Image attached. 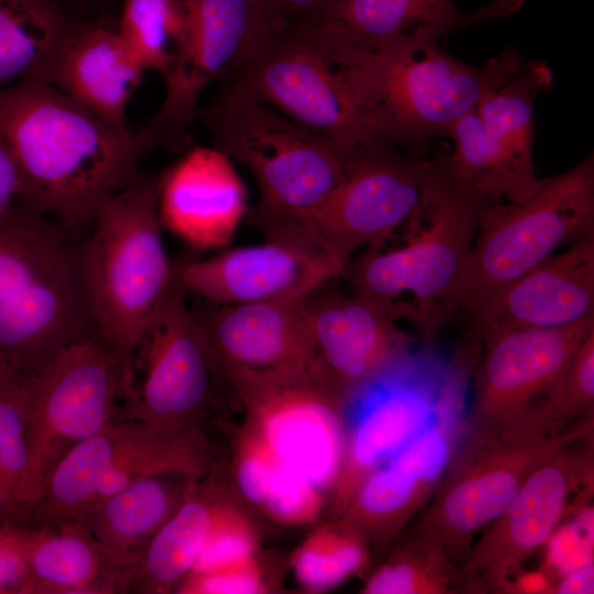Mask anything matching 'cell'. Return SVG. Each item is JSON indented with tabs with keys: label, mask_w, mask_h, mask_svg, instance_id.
Wrapping results in <instances>:
<instances>
[{
	"label": "cell",
	"mask_w": 594,
	"mask_h": 594,
	"mask_svg": "<svg viewBox=\"0 0 594 594\" xmlns=\"http://www.w3.org/2000/svg\"><path fill=\"white\" fill-rule=\"evenodd\" d=\"M592 503L572 512L554 529L541 548L544 552L543 569L556 581L561 575L594 563Z\"/></svg>",
	"instance_id": "f35d334b"
},
{
	"label": "cell",
	"mask_w": 594,
	"mask_h": 594,
	"mask_svg": "<svg viewBox=\"0 0 594 594\" xmlns=\"http://www.w3.org/2000/svg\"><path fill=\"white\" fill-rule=\"evenodd\" d=\"M0 140L18 166L21 201L81 235L158 146L146 127H113L55 85L31 80L0 88Z\"/></svg>",
	"instance_id": "6da1fadb"
},
{
	"label": "cell",
	"mask_w": 594,
	"mask_h": 594,
	"mask_svg": "<svg viewBox=\"0 0 594 594\" xmlns=\"http://www.w3.org/2000/svg\"><path fill=\"white\" fill-rule=\"evenodd\" d=\"M188 29L162 75L165 99L146 125L158 145L185 152L205 88L234 79L278 29L268 0H187Z\"/></svg>",
	"instance_id": "5bb4252c"
},
{
	"label": "cell",
	"mask_w": 594,
	"mask_h": 594,
	"mask_svg": "<svg viewBox=\"0 0 594 594\" xmlns=\"http://www.w3.org/2000/svg\"><path fill=\"white\" fill-rule=\"evenodd\" d=\"M594 593V563L570 571L553 583L552 594Z\"/></svg>",
	"instance_id": "f6af8a7d"
},
{
	"label": "cell",
	"mask_w": 594,
	"mask_h": 594,
	"mask_svg": "<svg viewBox=\"0 0 594 594\" xmlns=\"http://www.w3.org/2000/svg\"><path fill=\"white\" fill-rule=\"evenodd\" d=\"M521 4L522 0H495L464 12L453 0H337L294 19L305 21L342 64L352 67L391 46L436 43L473 24L506 18Z\"/></svg>",
	"instance_id": "d6986e66"
},
{
	"label": "cell",
	"mask_w": 594,
	"mask_h": 594,
	"mask_svg": "<svg viewBox=\"0 0 594 594\" xmlns=\"http://www.w3.org/2000/svg\"><path fill=\"white\" fill-rule=\"evenodd\" d=\"M593 418L522 439L464 433L414 531L438 543L461 568L475 540L508 505L528 474L563 446L594 433Z\"/></svg>",
	"instance_id": "8fae6325"
},
{
	"label": "cell",
	"mask_w": 594,
	"mask_h": 594,
	"mask_svg": "<svg viewBox=\"0 0 594 594\" xmlns=\"http://www.w3.org/2000/svg\"><path fill=\"white\" fill-rule=\"evenodd\" d=\"M594 433L541 461L505 509L473 541L460 568L472 593H498L572 512L591 503Z\"/></svg>",
	"instance_id": "4fadbf2b"
},
{
	"label": "cell",
	"mask_w": 594,
	"mask_h": 594,
	"mask_svg": "<svg viewBox=\"0 0 594 594\" xmlns=\"http://www.w3.org/2000/svg\"><path fill=\"white\" fill-rule=\"evenodd\" d=\"M349 68L304 23L289 20L232 80L315 133L345 146L369 145L382 139L358 118Z\"/></svg>",
	"instance_id": "2e32d148"
},
{
	"label": "cell",
	"mask_w": 594,
	"mask_h": 594,
	"mask_svg": "<svg viewBox=\"0 0 594 594\" xmlns=\"http://www.w3.org/2000/svg\"><path fill=\"white\" fill-rule=\"evenodd\" d=\"M271 590L256 553L204 572H190L175 592L186 594H257Z\"/></svg>",
	"instance_id": "ab89813d"
},
{
	"label": "cell",
	"mask_w": 594,
	"mask_h": 594,
	"mask_svg": "<svg viewBox=\"0 0 594 594\" xmlns=\"http://www.w3.org/2000/svg\"><path fill=\"white\" fill-rule=\"evenodd\" d=\"M160 176L141 173L103 201L82 243L84 276L96 330L121 360L128 384L135 349L176 272L162 237Z\"/></svg>",
	"instance_id": "277c9868"
},
{
	"label": "cell",
	"mask_w": 594,
	"mask_h": 594,
	"mask_svg": "<svg viewBox=\"0 0 594 594\" xmlns=\"http://www.w3.org/2000/svg\"><path fill=\"white\" fill-rule=\"evenodd\" d=\"M253 220L266 233L264 243L179 262L187 293L213 305L297 301L341 276L344 267L299 218Z\"/></svg>",
	"instance_id": "e0dca14e"
},
{
	"label": "cell",
	"mask_w": 594,
	"mask_h": 594,
	"mask_svg": "<svg viewBox=\"0 0 594 594\" xmlns=\"http://www.w3.org/2000/svg\"><path fill=\"white\" fill-rule=\"evenodd\" d=\"M248 211V191L232 160L213 146H190L161 172L162 227L196 250L228 244Z\"/></svg>",
	"instance_id": "603a6c76"
},
{
	"label": "cell",
	"mask_w": 594,
	"mask_h": 594,
	"mask_svg": "<svg viewBox=\"0 0 594 594\" xmlns=\"http://www.w3.org/2000/svg\"><path fill=\"white\" fill-rule=\"evenodd\" d=\"M454 143L446 162L451 173L491 202L521 204L537 190L534 162L517 155L472 111L450 131Z\"/></svg>",
	"instance_id": "4dcf8cb0"
},
{
	"label": "cell",
	"mask_w": 594,
	"mask_h": 594,
	"mask_svg": "<svg viewBox=\"0 0 594 594\" xmlns=\"http://www.w3.org/2000/svg\"><path fill=\"white\" fill-rule=\"evenodd\" d=\"M29 381L0 386V512L14 509V495L28 457Z\"/></svg>",
	"instance_id": "d590c367"
},
{
	"label": "cell",
	"mask_w": 594,
	"mask_h": 594,
	"mask_svg": "<svg viewBox=\"0 0 594 594\" xmlns=\"http://www.w3.org/2000/svg\"><path fill=\"white\" fill-rule=\"evenodd\" d=\"M553 579L543 569L521 572L518 569L503 584L498 593L552 594Z\"/></svg>",
	"instance_id": "7bdbcfd3"
},
{
	"label": "cell",
	"mask_w": 594,
	"mask_h": 594,
	"mask_svg": "<svg viewBox=\"0 0 594 594\" xmlns=\"http://www.w3.org/2000/svg\"><path fill=\"white\" fill-rule=\"evenodd\" d=\"M186 294L178 262L173 283L136 348L143 376L138 387L123 394L124 406L116 414L121 420L160 426L197 422L218 378L224 381Z\"/></svg>",
	"instance_id": "ac0fdd59"
},
{
	"label": "cell",
	"mask_w": 594,
	"mask_h": 594,
	"mask_svg": "<svg viewBox=\"0 0 594 594\" xmlns=\"http://www.w3.org/2000/svg\"><path fill=\"white\" fill-rule=\"evenodd\" d=\"M200 480L178 471L144 476L86 507L74 522L108 549L138 563Z\"/></svg>",
	"instance_id": "83f0119b"
},
{
	"label": "cell",
	"mask_w": 594,
	"mask_h": 594,
	"mask_svg": "<svg viewBox=\"0 0 594 594\" xmlns=\"http://www.w3.org/2000/svg\"><path fill=\"white\" fill-rule=\"evenodd\" d=\"M422 428L369 473L334 519L383 554L424 509L441 483L466 430V384L473 359L460 352Z\"/></svg>",
	"instance_id": "9c48e42d"
},
{
	"label": "cell",
	"mask_w": 594,
	"mask_h": 594,
	"mask_svg": "<svg viewBox=\"0 0 594 594\" xmlns=\"http://www.w3.org/2000/svg\"><path fill=\"white\" fill-rule=\"evenodd\" d=\"M552 74L542 61L526 62L501 87L487 94L474 112L485 127L517 155L532 161L534 105L549 89Z\"/></svg>",
	"instance_id": "836d02e7"
},
{
	"label": "cell",
	"mask_w": 594,
	"mask_h": 594,
	"mask_svg": "<svg viewBox=\"0 0 594 594\" xmlns=\"http://www.w3.org/2000/svg\"><path fill=\"white\" fill-rule=\"evenodd\" d=\"M594 317V235L504 284L466 316L468 338L525 329H557Z\"/></svg>",
	"instance_id": "44dd1931"
},
{
	"label": "cell",
	"mask_w": 594,
	"mask_h": 594,
	"mask_svg": "<svg viewBox=\"0 0 594 594\" xmlns=\"http://www.w3.org/2000/svg\"><path fill=\"white\" fill-rule=\"evenodd\" d=\"M222 492L201 480L153 538L138 561L129 592L166 594L188 575L207 540Z\"/></svg>",
	"instance_id": "f546056e"
},
{
	"label": "cell",
	"mask_w": 594,
	"mask_h": 594,
	"mask_svg": "<svg viewBox=\"0 0 594 594\" xmlns=\"http://www.w3.org/2000/svg\"><path fill=\"white\" fill-rule=\"evenodd\" d=\"M78 24L59 0H0V88L53 84L59 54Z\"/></svg>",
	"instance_id": "f1b7e54d"
},
{
	"label": "cell",
	"mask_w": 594,
	"mask_h": 594,
	"mask_svg": "<svg viewBox=\"0 0 594 594\" xmlns=\"http://www.w3.org/2000/svg\"><path fill=\"white\" fill-rule=\"evenodd\" d=\"M432 170L433 160L380 140L364 146L330 196L299 219L344 267L361 248H380L407 228L425 204Z\"/></svg>",
	"instance_id": "9a60e30c"
},
{
	"label": "cell",
	"mask_w": 594,
	"mask_h": 594,
	"mask_svg": "<svg viewBox=\"0 0 594 594\" xmlns=\"http://www.w3.org/2000/svg\"><path fill=\"white\" fill-rule=\"evenodd\" d=\"M403 359L354 391L345 404L344 444L328 504L341 515L365 476L403 448L426 424L433 399L420 395Z\"/></svg>",
	"instance_id": "7402d4cb"
},
{
	"label": "cell",
	"mask_w": 594,
	"mask_h": 594,
	"mask_svg": "<svg viewBox=\"0 0 594 594\" xmlns=\"http://www.w3.org/2000/svg\"><path fill=\"white\" fill-rule=\"evenodd\" d=\"M29 572L26 594L129 592L136 562L101 544L77 522L19 527Z\"/></svg>",
	"instance_id": "d4e9b609"
},
{
	"label": "cell",
	"mask_w": 594,
	"mask_h": 594,
	"mask_svg": "<svg viewBox=\"0 0 594 594\" xmlns=\"http://www.w3.org/2000/svg\"><path fill=\"white\" fill-rule=\"evenodd\" d=\"M212 146L246 166L258 193L252 218H301L344 178L363 146H345L293 121L238 80L199 109Z\"/></svg>",
	"instance_id": "5b68a950"
},
{
	"label": "cell",
	"mask_w": 594,
	"mask_h": 594,
	"mask_svg": "<svg viewBox=\"0 0 594 594\" xmlns=\"http://www.w3.org/2000/svg\"><path fill=\"white\" fill-rule=\"evenodd\" d=\"M84 235L22 201L0 216V301L84 276Z\"/></svg>",
	"instance_id": "4316f807"
},
{
	"label": "cell",
	"mask_w": 594,
	"mask_h": 594,
	"mask_svg": "<svg viewBox=\"0 0 594 594\" xmlns=\"http://www.w3.org/2000/svg\"><path fill=\"white\" fill-rule=\"evenodd\" d=\"M371 550L365 540L339 519L316 529L294 551L290 566L295 579L307 592L332 590L363 571Z\"/></svg>",
	"instance_id": "e575fe53"
},
{
	"label": "cell",
	"mask_w": 594,
	"mask_h": 594,
	"mask_svg": "<svg viewBox=\"0 0 594 594\" xmlns=\"http://www.w3.org/2000/svg\"><path fill=\"white\" fill-rule=\"evenodd\" d=\"M594 235V155L571 169L539 179L525 202H490L458 297L470 315L492 292L538 266L565 244Z\"/></svg>",
	"instance_id": "8992f818"
},
{
	"label": "cell",
	"mask_w": 594,
	"mask_h": 594,
	"mask_svg": "<svg viewBox=\"0 0 594 594\" xmlns=\"http://www.w3.org/2000/svg\"><path fill=\"white\" fill-rule=\"evenodd\" d=\"M23 378L18 376L13 371H11L7 364L0 359V386L6 385L15 380Z\"/></svg>",
	"instance_id": "bcb514c9"
},
{
	"label": "cell",
	"mask_w": 594,
	"mask_h": 594,
	"mask_svg": "<svg viewBox=\"0 0 594 594\" xmlns=\"http://www.w3.org/2000/svg\"><path fill=\"white\" fill-rule=\"evenodd\" d=\"M305 300L207 302L194 315L221 373L227 369H304L314 366Z\"/></svg>",
	"instance_id": "cb8c5ba5"
},
{
	"label": "cell",
	"mask_w": 594,
	"mask_h": 594,
	"mask_svg": "<svg viewBox=\"0 0 594 594\" xmlns=\"http://www.w3.org/2000/svg\"><path fill=\"white\" fill-rule=\"evenodd\" d=\"M257 546L252 520L222 490L207 540L190 572L209 571L233 563L255 554Z\"/></svg>",
	"instance_id": "8d00e7d4"
},
{
	"label": "cell",
	"mask_w": 594,
	"mask_h": 594,
	"mask_svg": "<svg viewBox=\"0 0 594 594\" xmlns=\"http://www.w3.org/2000/svg\"><path fill=\"white\" fill-rule=\"evenodd\" d=\"M188 29L187 0H123L118 33L145 70L164 75Z\"/></svg>",
	"instance_id": "d6a6232c"
},
{
	"label": "cell",
	"mask_w": 594,
	"mask_h": 594,
	"mask_svg": "<svg viewBox=\"0 0 594 594\" xmlns=\"http://www.w3.org/2000/svg\"><path fill=\"white\" fill-rule=\"evenodd\" d=\"M144 72L117 30L79 23L59 54L53 85L105 122L129 129L127 109Z\"/></svg>",
	"instance_id": "484cf974"
},
{
	"label": "cell",
	"mask_w": 594,
	"mask_h": 594,
	"mask_svg": "<svg viewBox=\"0 0 594 594\" xmlns=\"http://www.w3.org/2000/svg\"><path fill=\"white\" fill-rule=\"evenodd\" d=\"M594 418V330L573 355L549 408V426L564 430Z\"/></svg>",
	"instance_id": "74e56055"
},
{
	"label": "cell",
	"mask_w": 594,
	"mask_h": 594,
	"mask_svg": "<svg viewBox=\"0 0 594 594\" xmlns=\"http://www.w3.org/2000/svg\"><path fill=\"white\" fill-rule=\"evenodd\" d=\"M525 63L513 47L473 66L442 51L438 42L395 45L350 67L349 82L364 129L422 157L432 139L449 138L461 118Z\"/></svg>",
	"instance_id": "3957f363"
},
{
	"label": "cell",
	"mask_w": 594,
	"mask_h": 594,
	"mask_svg": "<svg viewBox=\"0 0 594 594\" xmlns=\"http://www.w3.org/2000/svg\"><path fill=\"white\" fill-rule=\"evenodd\" d=\"M210 443L197 422L160 426L114 419L73 449L34 506L35 528L74 522L79 513L138 480L178 471L201 479Z\"/></svg>",
	"instance_id": "ba28073f"
},
{
	"label": "cell",
	"mask_w": 594,
	"mask_h": 594,
	"mask_svg": "<svg viewBox=\"0 0 594 594\" xmlns=\"http://www.w3.org/2000/svg\"><path fill=\"white\" fill-rule=\"evenodd\" d=\"M127 386L121 360L98 334L70 345L30 378L28 457L14 508H33L61 461L116 419Z\"/></svg>",
	"instance_id": "52a82bcc"
},
{
	"label": "cell",
	"mask_w": 594,
	"mask_h": 594,
	"mask_svg": "<svg viewBox=\"0 0 594 594\" xmlns=\"http://www.w3.org/2000/svg\"><path fill=\"white\" fill-rule=\"evenodd\" d=\"M490 202L451 173L446 156L435 158L425 204L406 228V243L386 252L367 248L341 276L352 293L380 300L398 320L406 296L411 297L407 321L431 341L458 314L480 213Z\"/></svg>",
	"instance_id": "7a4b0ae2"
},
{
	"label": "cell",
	"mask_w": 594,
	"mask_h": 594,
	"mask_svg": "<svg viewBox=\"0 0 594 594\" xmlns=\"http://www.w3.org/2000/svg\"><path fill=\"white\" fill-rule=\"evenodd\" d=\"M28 584L19 526L0 524V594H26Z\"/></svg>",
	"instance_id": "60d3db41"
},
{
	"label": "cell",
	"mask_w": 594,
	"mask_h": 594,
	"mask_svg": "<svg viewBox=\"0 0 594 594\" xmlns=\"http://www.w3.org/2000/svg\"><path fill=\"white\" fill-rule=\"evenodd\" d=\"M468 593L458 564L435 541L410 530L364 582V594Z\"/></svg>",
	"instance_id": "1f68e13d"
},
{
	"label": "cell",
	"mask_w": 594,
	"mask_h": 594,
	"mask_svg": "<svg viewBox=\"0 0 594 594\" xmlns=\"http://www.w3.org/2000/svg\"><path fill=\"white\" fill-rule=\"evenodd\" d=\"M329 284L305 300L314 366L348 398L409 356L411 339L388 306Z\"/></svg>",
	"instance_id": "ffe728a7"
},
{
	"label": "cell",
	"mask_w": 594,
	"mask_h": 594,
	"mask_svg": "<svg viewBox=\"0 0 594 594\" xmlns=\"http://www.w3.org/2000/svg\"><path fill=\"white\" fill-rule=\"evenodd\" d=\"M22 199V180L14 158L0 140V216Z\"/></svg>",
	"instance_id": "b9f144b4"
},
{
	"label": "cell",
	"mask_w": 594,
	"mask_h": 594,
	"mask_svg": "<svg viewBox=\"0 0 594 594\" xmlns=\"http://www.w3.org/2000/svg\"><path fill=\"white\" fill-rule=\"evenodd\" d=\"M337 0H268L277 28L296 16L320 11Z\"/></svg>",
	"instance_id": "ee69618b"
},
{
	"label": "cell",
	"mask_w": 594,
	"mask_h": 594,
	"mask_svg": "<svg viewBox=\"0 0 594 594\" xmlns=\"http://www.w3.org/2000/svg\"><path fill=\"white\" fill-rule=\"evenodd\" d=\"M594 317L557 329L494 333L481 340L472 369L466 433L522 439L552 431L549 407Z\"/></svg>",
	"instance_id": "30bf717a"
},
{
	"label": "cell",
	"mask_w": 594,
	"mask_h": 594,
	"mask_svg": "<svg viewBox=\"0 0 594 594\" xmlns=\"http://www.w3.org/2000/svg\"><path fill=\"white\" fill-rule=\"evenodd\" d=\"M222 374L244 425L329 499L342 460L346 397L315 366Z\"/></svg>",
	"instance_id": "7c38bea8"
}]
</instances>
